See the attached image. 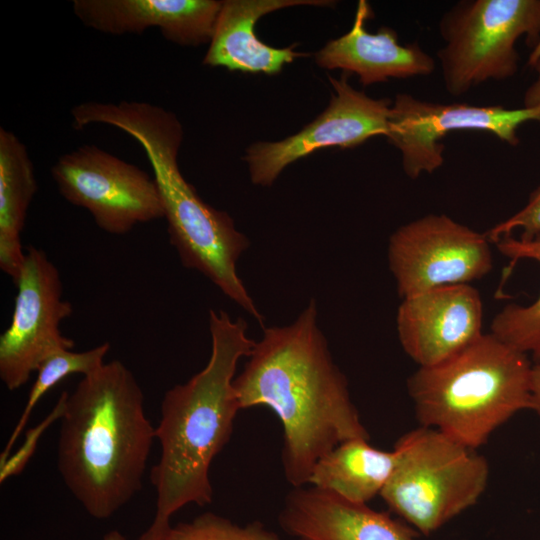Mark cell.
Here are the masks:
<instances>
[{"instance_id": "6da1fadb", "label": "cell", "mask_w": 540, "mask_h": 540, "mask_svg": "<svg viewBox=\"0 0 540 540\" xmlns=\"http://www.w3.org/2000/svg\"><path fill=\"white\" fill-rule=\"evenodd\" d=\"M233 384L241 409L266 406L279 418L282 467L292 487L308 485L317 461L340 443L370 438L313 299L293 323L263 328Z\"/></svg>"}, {"instance_id": "7a4b0ae2", "label": "cell", "mask_w": 540, "mask_h": 540, "mask_svg": "<svg viewBox=\"0 0 540 540\" xmlns=\"http://www.w3.org/2000/svg\"><path fill=\"white\" fill-rule=\"evenodd\" d=\"M247 330L242 318L233 320L225 311L211 309V354L206 366L165 392L155 428L161 454L150 473L156 491L155 516L138 540H165L178 510L212 502L210 465L230 441L241 410L233 384L237 364L256 343Z\"/></svg>"}, {"instance_id": "3957f363", "label": "cell", "mask_w": 540, "mask_h": 540, "mask_svg": "<svg viewBox=\"0 0 540 540\" xmlns=\"http://www.w3.org/2000/svg\"><path fill=\"white\" fill-rule=\"evenodd\" d=\"M60 423L64 484L90 516L110 518L142 488L155 438L135 376L119 360L84 376L68 393Z\"/></svg>"}, {"instance_id": "277c9868", "label": "cell", "mask_w": 540, "mask_h": 540, "mask_svg": "<svg viewBox=\"0 0 540 540\" xmlns=\"http://www.w3.org/2000/svg\"><path fill=\"white\" fill-rule=\"evenodd\" d=\"M71 116L76 129L106 124L140 144L159 189L170 243L183 266L202 273L264 328V317L237 273V261L250 242L227 212L204 202L183 177L177 162L183 128L176 115L148 102L123 100L84 102L71 109Z\"/></svg>"}, {"instance_id": "5b68a950", "label": "cell", "mask_w": 540, "mask_h": 540, "mask_svg": "<svg viewBox=\"0 0 540 540\" xmlns=\"http://www.w3.org/2000/svg\"><path fill=\"white\" fill-rule=\"evenodd\" d=\"M532 366L526 354L483 333L451 358L418 367L407 390L420 426L477 450L515 414L531 410Z\"/></svg>"}, {"instance_id": "8992f818", "label": "cell", "mask_w": 540, "mask_h": 540, "mask_svg": "<svg viewBox=\"0 0 540 540\" xmlns=\"http://www.w3.org/2000/svg\"><path fill=\"white\" fill-rule=\"evenodd\" d=\"M393 450L395 467L380 496L390 511L424 535L475 505L487 488L486 458L437 429L408 431Z\"/></svg>"}, {"instance_id": "52a82bcc", "label": "cell", "mask_w": 540, "mask_h": 540, "mask_svg": "<svg viewBox=\"0 0 540 540\" xmlns=\"http://www.w3.org/2000/svg\"><path fill=\"white\" fill-rule=\"evenodd\" d=\"M439 27L444 86L450 95L462 96L485 81L516 74L517 40L525 36L533 48L540 36V0L459 1Z\"/></svg>"}, {"instance_id": "ba28073f", "label": "cell", "mask_w": 540, "mask_h": 540, "mask_svg": "<svg viewBox=\"0 0 540 540\" xmlns=\"http://www.w3.org/2000/svg\"><path fill=\"white\" fill-rule=\"evenodd\" d=\"M51 176L61 196L86 209L109 234L123 235L138 224L164 218L154 177L95 145L60 156Z\"/></svg>"}, {"instance_id": "9c48e42d", "label": "cell", "mask_w": 540, "mask_h": 540, "mask_svg": "<svg viewBox=\"0 0 540 540\" xmlns=\"http://www.w3.org/2000/svg\"><path fill=\"white\" fill-rule=\"evenodd\" d=\"M489 242L485 233L445 214H428L399 227L388 244L399 296L482 278L493 265Z\"/></svg>"}, {"instance_id": "30bf717a", "label": "cell", "mask_w": 540, "mask_h": 540, "mask_svg": "<svg viewBox=\"0 0 540 540\" xmlns=\"http://www.w3.org/2000/svg\"><path fill=\"white\" fill-rule=\"evenodd\" d=\"M9 326L0 336V379L9 391L24 386L50 355L72 350L60 325L72 312L59 270L41 249L29 246L17 282Z\"/></svg>"}, {"instance_id": "8fae6325", "label": "cell", "mask_w": 540, "mask_h": 540, "mask_svg": "<svg viewBox=\"0 0 540 540\" xmlns=\"http://www.w3.org/2000/svg\"><path fill=\"white\" fill-rule=\"evenodd\" d=\"M530 121L540 122V107L442 104L398 93L393 100L386 137L401 152L404 173L417 179L443 165L445 146L441 141L448 133L481 131L516 146L518 129Z\"/></svg>"}, {"instance_id": "7c38bea8", "label": "cell", "mask_w": 540, "mask_h": 540, "mask_svg": "<svg viewBox=\"0 0 540 540\" xmlns=\"http://www.w3.org/2000/svg\"><path fill=\"white\" fill-rule=\"evenodd\" d=\"M334 93L327 108L298 133L277 142H257L244 157L253 184L270 186L285 167L312 152L329 147H356L388 133L393 100L374 99L340 79L329 77Z\"/></svg>"}, {"instance_id": "4fadbf2b", "label": "cell", "mask_w": 540, "mask_h": 540, "mask_svg": "<svg viewBox=\"0 0 540 540\" xmlns=\"http://www.w3.org/2000/svg\"><path fill=\"white\" fill-rule=\"evenodd\" d=\"M483 306L470 284L447 285L407 298L398 307L397 333L404 352L419 367L456 355L482 334Z\"/></svg>"}, {"instance_id": "5bb4252c", "label": "cell", "mask_w": 540, "mask_h": 540, "mask_svg": "<svg viewBox=\"0 0 540 540\" xmlns=\"http://www.w3.org/2000/svg\"><path fill=\"white\" fill-rule=\"evenodd\" d=\"M222 1L217 0H74L79 21L101 33L141 34L150 27L182 46L209 44Z\"/></svg>"}, {"instance_id": "9a60e30c", "label": "cell", "mask_w": 540, "mask_h": 540, "mask_svg": "<svg viewBox=\"0 0 540 540\" xmlns=\"http://www.w3.org/2000/svg\"><path fill=\"white\" fill-rule=\"evenodd\" d=\"M278 521L297 540H418L416 530L390 513L311 485L293 487Z\"/></svg>"}, {"instance_id": "2e32d148", "label": "cell", "mask_w": 540, "mask_h": 540, "mask_svg": "<svg viewBox=\"0 0 540 540\" xmlns=\"http://www.w3.org/2000/svg\"><path fill=\"white\" fill-rule=\"evenodd\" d=\"M371 16L368 2L360 0L351 29L315 54L317 65L355 73L364 86L434 71L435 60L418 43L401 44L390 27H380L376 33L367 31L365 25Z\"/></svg>"}, {"instance_id": "e0dca14e", "label": "cell", "mask_w": 540, "mask_h": 540, "mask_svg": "<svg viewBox=\"0 0 540 540\" xmlns=\"http://www.w3.org/2000/svg\"><path fill=\"white\" fill-rule=\"evenodd\" d=\"M327 0H225L203 64L249 73H279L285 64L306 56L296 45L275 48L255 34V24L273 11L299 5L328 6Z\"/></svg>"}, {"instance_id": "ac0fdd59", "label": "cell", "mask_w": 540, "mask_h": 540, "mask_svg": "<svg viewBox=\"0 0 540 540\" xmlns=\"http://www.w3.org/2000/svg\"><path fill=\"white\" fill-rule=\"evenodd\" d=\"M33 163L24 143L0 128V268L14 285L24 260L21 233L37 192Z\"/></svg>"}, {"instance_id": "d6986e66", "label": "cell", "mask_w": 540, "mask_h": 540, "mask_svg": "<svg viewBox=\"0 0 540 540\" xmlns=\"http://www.w3.org/2000/svg\"><path fill=\"white\" fill-rule=\"evenodd\" d=\"M395 463L394 450H380L368 439H349L317 461L308 485L353 503L368 504L382 492Z\"/></svg>"}, {"instance_id": "ffe728a7", "label": "cell", "mask_w": 540, "mask_h": 540, "mask_svg": "<svg viewBox=\"0 0 540 540\" xmlns=\"http://www.w3.org/2000/svg\"><path fill=\"white\" fill-rule=\"evenodd\" d=\"M498 250L513 262L531 259L540 263V237L524 241L511 235L496 242ZM491 334L502 342L540 361V295L528 305L510 304L494 316Z\"/></svg>"}, {"instance_id": "44dd1931", "label": "cell", "mask_w": 540, "mask_h": 540, "mask_svg": "<svg viewBox=\"0 0 540 540\" xmlns=\"http://www.w3.org/2000/svg\"><path fill=\"white\" fill-rule=\"evenodd\" d=\"M109 350V342L82 352L62 350L50 355L41 363L36 371L37 377L30 389L25 407L0 454V464L12 453L15 442L26 427L40 399L67 376L81 374L84 377L97 371L105 364L104 358Z\"/></svg>"}, {"instance_id": "7402d4cb", "label": "cell", "mask_w": 540, "mask_h": 540, "mask_svg": "<svg viewBox=\"0 0 540 540\" xmlns=\"http://www.w3.org/2000/svg\"><path fill=\"white\" fill-rule=\"evenodd\" d=\"M165 540H280L261 522L239 525L220 515L206 512L189 522L172 526Z\"/></svg>"}, {"instance_id": "603a6c76", "label": "cell", "mask_w": 540, "mask_h": 540, "mask_svg": "<svg viewBox=\"0 0 540 540\" xmlns=\"http://www.w3.org/2000/svg\"><path fill=\"white\" fill-rule=\"evenodd\" d=\"M68 392L63 391L53 409L36 426L28 429L20 447L0 464V483L21 474L34 455L37 444L44 432L56 421L60 420L65 410Z\"/></svg>"}, {"instance_id": "cb8c5ba5", "label": "cell", "mask_w": 540, "mask_h": 540, "mask_svg": "<svg viewBox=\"0 0 540 540\" xmlns=\"http://www.w3.org/2000/svg\"><path fill=\"white\" fill-rule=\"evenodd\" d=\"M517 228L522 229L521 240L540 237V186L530 194L527 204L520 211L492 227L485 235L489 241L496 242Z\"/></svg>"}, {"instance_id": "d4e9b609", "label": "cell", "mask_w": 540, "mask_h": 540, "mask_svg": "<svg viewBox=\"0 0 540 540\" xmlns=\"http://www.w3.org/2000/svg\"><path fill=\"white\" fill-rule=\"evenodd\" d=\"M537 73L535 81L527 88L524 94V107H540V60L533 66Z\"/></svg>"}, {"instance_id": "484cf974", "label": "cell", "mask_w": 540, "mask_h": 540, "mask_svg": "<svg viewBox=\"0 0 540 540\" xmlns=\"http://www.w3.org/2000/svg\"><path fill=\"white\" fill-rule=\"evenodd\" d=\"M531 410L535 411L540 416V361L532 366Z\"/></svg>"}, {"instance_id": "4316f807", "label": "cell", "mask_w": 540, "mask_h": 540, "mask_svg": "<svg viewBox=\"0 0 540 540\" xmlns=\"http://www.w3.org/2000/svg\"><path fill=\"white\" fill-rule=\"evenodd\" d=\"M538 60H540V36L532 48V51L528 58V64L532 67Z\"/></svg>"}, {"instance_id": "83f0119b", "label": "cell", "mask_w": 540, "mask_h": 540, "mask_svg": "<svg viewBox=\"0 0 540 540\" xmlns=\"http://www.w3.org/2000/svg\"><path fill=\"white\" fill-rule=\"evenodd\" d=\"M102 540H126V538L118 530H111L103 536Z\"/></svg>"}]
</instances>
